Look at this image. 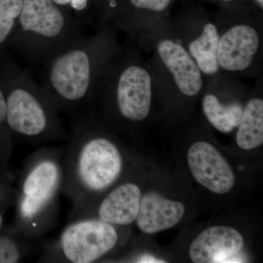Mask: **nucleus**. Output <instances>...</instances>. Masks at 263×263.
Returning <instances> with one entry per match:
<instances>
[{
  "label": "nucleus",
  "mask_w": 263,
  "mask_h": 263,
  "mask_svg": "<svg viewBox=\"0 0 263 263\" xmlns=\"http://www.w3.org/2000/svg\"><path fill=\"white\" fill-rule=\"evenodd\" d=\"M138 262H166L165 261L162 259H157L154 257L153 256L149 255V254H146V255L142 256L141 258L139 259Z\"/></svg>",
  "instance_id": "22"
},
{
  "label": "nucleus",
  "mask_w": 263,
  "mask_h": 263,
  "mask_svg": "<svg viewBox=\"0 0 263 263\" xmlns=\"http://www.w3.org/2000/svg\"><path fill=\"white\" fill-rule=\"evenodd\" d=\"M20 259L18 246L8 238H0V263H15Z\"/></svg>",
  "instance_id": "19"
},
{
  "label": "nucleus",
  "mask_w": 263,
  "mask_h": 263,
  "mask_svg": "<svg viewBox=\"0 0 263 263\" xmlns=\"http://www.w3.org/2000/svg\"><path fill=\"white\" fill-rule=\"evenodd\" d=\"M260 37L249 24H236L221 37L218 46L219 67L229 72H240L248 68L258 51Z\"/></svg>",
  "instance_id": "8"
},
{
  "label": "nucleus",
  "mask_w": 263,
  "mask_h": 263,
  "mask_svg": "<svg viewBox=\"0 0 263 263\" xmlns=\"http://www.w3.org/2000/svg\"><path fill=\"white\" fill-rule=\"evenodd\" d=\"M219 1L223 2V3H230V2L234 1V0H219Z\"/></svg>",
  "instance_id": "26"
},
{
  "label": "nucleus",
  "mask_w": 263,
  "mask_h": 263,
  "mask_svg": "<svg viewBox=\"0 0 263 263\" xmlns=\"http://www.w3.org/2000/svg\"><path fill=\"white\" fill-rule=\"evenodd\" d=\"M52 1L56 3L57 5H60V6H65V5L70 3V0H52Z\"/></svg>",
  "instance_id": "24"
},
{
  "label": "nucleus",
  "mask_w": 263,
  "mask_h": 263,
  "mask_svg": "<svg viewBox=\"0 0 263 263\" xmlns=\"http://www.w3.org/2000/svg\"><path fill=\"white\" fill-rule=\"evenodd\" d=\"M116 100L119 113L132 122H141L148 117L152 102V77L144 67L129 64L116 76Z\"/></svg>",
  "instance_id": "6"
},
{
  "label": "nucleus",
  "mask_w": 263,
  "mask_h": 263,
  "mask_svg": "<svg viewBox=\"0 0 263 263\" xmlns=\"http://www.w3.org/2000/svg\"><path fill=\"white\" fill-rule=\"evenodd\" d=\"M122 168L120 152L105 138H92L83 147L78 173L81 182L91 191H103L115 182Z\"/></svg>",
  "instance_id": "5"
},
{
  "label": "nucleus",
  "mask_w": 263,
  "mask_h": 263,
  "mask_svg": "<svg viewBox=\"0 0 263 263\" xmlns=\"http://www.w3.org/2000/svg\"><path fill=\"white\" fill-rule=\"evenodd\" d=\"M58 178L57 166L51 162L37 165L24 183L25 196L22 204V212L25 217L35 215L47 202L54 190Z\"/></svg>",
  "instance_id": "13"
},
{
  "label": "nucleus",
  "mask_w": 263,
  "mask_h": 263,
  "mask_svg": "<svg viewBox=\"0 0 263 263\" xmlns=\"http://www.w3.org/2000/svg\"><path fill=\"white\" fill-rule=\"evenodd\" d=\"M157 51L181 92L188 97L198 95L202 88L201 71L189 51L170 39L160 41Z\"/></svg>",
  "instance_id": "10"
},
{
  "label": "nucleus",
  "mask_w": 263,
  "mask_h": 263,
  "mask_svg": "<svg viewBox=\"0 0 263 263\" xmlns=\"http://www.w3.org/2000/svg\"><path fill=\"white\" fill-rule=\"evenodd\" d=\"M245 246L238 230L228 226H213L203 230L190 247V256L195 263L226 262L240 253Z\"/></svg>",
  "instance_id": "9"
},
{
  "label": "nucleus",
  "mask_w": 263,
  "mask_h": 263,
  "mask_svg": "<svg viewBox=\"0 0 263 263\" xmlns=\"http://www.w3.org/2000/svg\"><path fill=\"white\" fill-rule=\"evenodd\" d=\"M141 196V190L134 183L118 186L100 204V220L117 226L131 224L138 216Z\"/></svg>",
  "instance_id": "12"
},
{
  "label": "nucleus",
  "mask_w": 263,
  "mask_h": 263,
  "mask_svg": "<svg viewBox=\"0 0 263 263\" xmlns=\"http://www.w3.org/2000/svg\"><path fill=\"white\" fill-rule=\"evenodd\" d=\"M6 100L3 91L0 89V124L6 120Z\"/></svg>",
  "instance_id": "20"
},
{
  "label": "nucleus",
  "mask_w": 263,
  "mask_h": 263,
  "mask_svg": "<svg viewBox=\"0 0 263 263\" xmlns=\"http://www.w3.org/2000/svg\"><path fill=\"white\" fill-rule=\"evenodd\" d=\"M185 213L182 202L169 200L155 191L141 196L137 226L147 234L160 233L179 224Z\"/></svg>",
  "instance_id": "11"
},
{
  "label": "nucleus",
  "mask_w": 263,
  "mask_h": 263,
  "mask_svg": "<svg viewBox=\"0 0 263 263\" xmlns=\"http://www.w3.org/2000/svg\"><path fill=\"white\" fill-rule=\"evenodd\" d=\"M189 167L195 180L212 193H229L235 184L234 173L216 147L207 142L193 143L188 151Z\"/></svg>",
  "instance_id": "7"
},
{
  "label": "nucleus",
  "mask_w": 263,
  "mask_h": 263,
  "mask_svg": "<svg viewBox=\"0 0 263 263\" xmlns=\"http://www.w3.org/2000/svg\"><path fill=\"white\" fill-rule=\"evenodd\" d=\"M219 35L213 23H207L201 34L189 45V53L196 62L201 72L213 75L219 71L218 46Z\"/></svg>",
  "instance_id": "15"
},
{
  "label": "nucleus",
  "mask_w": 263,
  "mask_h": 263,
  "mask_svg": "<svg viewBox=\"0 0 263 263\" xmlns=\"http://www.w3.org/2000/svg\"><path fill=\"white\" fill-rule=\"evenodd\" d=\"M80 26L52 0H23L15 28L24 61L43 65L83 37Z\"/></svg>",
  "instance_id": "2"
},
{
  "label": "nucleus",
  "mask_w": 263,
  "mask_h": 263,
  "mask_svg": "<svg viewBox=\"0 0 263 263\" xmlns=\"http://www.w3.org/2000/svg\"><path fill=\"white\" fill-rule=\"evenodd\" d=\"M89 0H70V5L72 9L78 12L83 11L87 8Z\"/></svg>",
  "instance_id": "21"
},
{
  "label": "nucleus",
  "mask_w": 263,
  "mask_h": 263,
  "mask_svg": "<svg viewBox=\"0 0 263 263\" xmlns=\"http://www.w3.org/2000/svg\"><path fill=\"white\" fill-rule=\"evenodd\" d=\"M202 110L209 122L223 133H229L238 127L243 114V108L240 104L223 105L214 95L204 97Z\"/></svg>",
  "instance_id": "16"
},
{
  "label": "nucleus",
  "mask_w": 263,
  "mask_h": 263,
  "mask_svg": "<svg viewBox=\"0 0 263 263\" xmlns=\"http://www.w3.org/2000/svg\"><path fill=\"white\" fill-rule=\"evenodd\" d=\"M23 6V0H0V43L14 31Z\"/></svg>",
  "instance_id": "17"
},
{
  "label": "nucleus",
  "mask_w": 263,
  "mask_h": 263,
  "mask_svg": "<svg viewBox=\"0 0 263 263\" xmlns=\"http://www.w3.org/2000/svg\"><path fill=\"white\" fill-rule=\"evenodd\" d=\"M256 4L258 5L259 8L262 10L263 8V0H254Z\"/></svg>",
  "instance_id": "25"
},
{
  "label": "nucleus",
  "mask_w": 263,
  "mask_h": 263,
  "mask_svg": "<svg viewBox=\"0 0 263 263\" xmlns=\"http://www.w3.org/2000/svg\"><path fill=\"white\" fill-rule=\"evenodd\" d=\"M104 37H81L43 64L39 84L48 98L76 103L92 92L105 70Z\"/></svg>",
  "instance_id": "1"
},
{
  "label": "nucleus",
  "mask_w": 263,
  "mask_h": 263,
  "mask_svg": "<svg viewBox=\"0 0 263 263\" xmlns=\"http://www.w3.org/2000/svg\"><path fill=\"white\" fill-rule=\"evenodd\" d=\"M2 222H3V219H2V216H0V228H1Z\"/></svg>",
  "instance_id": "27"
},
{
  "label": "nucleus",
  "mask_w": 263,
  "mask_h": 263,
  "mask_svg": "<svg viewBox=\"0 0 263 263\" xmlns=\"http://www.w3.org/2000/svg\"><path fill=\"white\" fill-rule=\"evenodd\" d=\"M103 1L106 3L109 7L114 8L119 4V0H103Z\"/></svg>",
  "instance_id": "23"
},
{
  "label": "nucleus",
  "mask_w": 263,
  "mask_h": 263,
  "mask_svg": "<svg viewBox=\"0 0 263 263\" xmlns=\"http://www.w3.org/2000/svg\"><path fill=\"white\" fill-rule=\"evenodd\" d=\"M236 134V143L242 149L252 150L263 143V100L252 98L243 110Z\"/></svg>",
  "instance_id": "14"
},
{
  "label": "nucleus",
  "mask_w": 263,
  "mask_h": 263,
  "mask_svg": "<svg viewBox=\"0 0 263 263\" xmlns=\"http://www.w3.org/2000/svg\"><path fill=\"white\" fill-rule=\"evenodd\" d=\"M6 100V120L13 130L37 136L46 130L49 116L44 105L47 95L29 71H20Z\"/></svg>",
  "instance_id": "3"
},
{
  "label": "nucleus",
  "mask_w": 263,
  "mask_h": 263,
  "mask_svg": "<svg viewBox=\"0 0 263 263\" xmlns=\"http://www.w3.org/2000/svg\"><path fill=\"white\" fill-rule=\"evenodd\" d=\"M118 234L112 224L102 220L79 221L62 235V248L70 262L89 263L108 253L117 245Z\"/></svg>",
  "instance_id": "4"
},
{
  "label": "nucleus",
  "mask_w": 263,
  "mask_h": 263,
  "mask_svg": "<svg viewBox=\"0 0 263 263\" xmlns=\"http://www.w3.org/2000/svg\"><path fill=\"white\" fill-rule=\"evenodd\" d=\"M129 2L134 9L160 13L168 10L173 0H129Z\"/></svg>",
  "instance_id": "18"
}]
</instances>
